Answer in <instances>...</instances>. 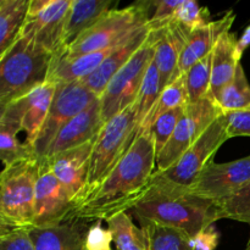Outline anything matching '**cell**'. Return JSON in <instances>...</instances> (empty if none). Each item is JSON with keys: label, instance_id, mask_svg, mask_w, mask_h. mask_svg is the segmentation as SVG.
Instances as JSON below:
<instances>
[{"label": "cell", "instance_id": "cell-12", "mask_svg": "<svg viewBox=\"0 0 250 250\" xmlns=\"http://www.w3.org/2000/svg\"><path fill=\"white\" fill-rule=\"evenodd\" d=\"M229 139L226 117L221 115L185 151L175 165L160 173L177 185L190 187L222 144Z\"/></svg>", "mask_w": 250, "mask_h": 250}, {"label": "cell", "instance_id": "cell-17", "mask_svg": "<svg viewBox=\"0 0 250 250\" xmlns=\"http://www.w3.org/2000/svg\"><path fill=\"white\" fill-rule=\"evenodd\" d=\"M234 19L236 14L229 11L219 20H212L205 26L190 32L178 61V75L186 73L193 65L211 54L220 37L231 29Z\"/></svg>", "mask_w": 250, "mask_h": 250}, {"label": "cell", "instance_id": "cell-36", "mask_svg": "<svg viewBox=\"0 0 250 250\" xmlns=\"http://www.w3.org/2000/svg\"><path fill=\"white\" fill-rule=\"evenodd\" d=\"M227 121L229 139L234 137H250V110H241L224 114Z\"/></svg>", "mask_w": 250, "mask_h": 250}, {"label": "cell", "instance_id": "cell-23", "mask_svg": "<svg viewBox=\"0 0 250 250\" xmlns=\"http://www.w3.org/2000/svg\"><path fill=\"white\" fill-rule=\"evenodd\" d=\"M31 0H0V55L20 37Z\"/></svg>", "mask_w": 250, "mask_h": 250}, {"label": "cell", "instance_id": "cell-32", "mask_svg": "<svg viewBox=\"0 0 250 250\" xmlns=\"http://www.w3.org/2000/svg\"><path fill=\"white\" fill-rule=\"evenodd\" d=\"M173 21L182 24L189 32L211 22L208 7H203L194 0H182L175 12Z\"/></svg>", "mask_w": 250, "mask_h": 250}, {"label": "cell", "instance_id": "cell-39", "mask_svg": "<svg viewBox=\"0 0 250 250\" xmlns=\"http://www.w3.org/2000/svg\"><path fill=\"white\" fill-rule=\"evenodd\" d=\"M246 250H250V242H248V244H247V248Z\"/></svg>", "mask_w": 250, "mask_h": 250}, {"label": "cell", "instance_id": "cell-3", "mask_svg": "<svg viewBox=\"0 0 250 250\" xmlns=\"http://www.w3.org/2000/svg\"><path fill=\"white\" fill-rule=\"evenodd\" d=\"M58 56L20 34L0 55V107L48 82Z\"/></svg>", "mask_w": 250, "mask_h": 250}, {"label": "cell", "instance_id": "cell-6", "mask_svg": "<svg viewBox=\"0 0 250 250\" xmlns=\"http://www.w3.org/2000/svg\"><path fill=\"white\" fill-rule=\"evenodd\" d=\"M137 138L138 127L133 104L109 120L95 138L89 158L88 194L109 176Z\"/></svg>", "mask_w": 250, "mask_h": 250}, {"label": "cell", "instance_id": "cell-9", "mask_svg": "<svg viewBox=\"0 0 250 250\" xmlns=\"http://www.w3.org/2000/svg\"><path fill=\"white\" fill-rule=\"evenodd\" d=\"M56 84L44 83L24 97L0 107V127L19 134L24 132V144L33 150L34 143L45 124Z\"/></svg>", "mask_w": 250, "mask_h": 250}, {"label": "cell", "instance_id": "cell-8", "mask_svg": "<svg viewBox=\"0 0 250 250\" xmlns=\"http://www.w3.org/2000/svg\"><path fill=\"white\" fill-rule=\"evenodd\" d=\"M98 99L99 98L88 89L82 81L58 83L45 124L34 143L36 158H45L49 146L61 128Z\"/></svg>", "mask_w": 250, "mask_h": 250}, {"label": "cell", "instance_id": "cell-4", "mask_svg": "<svg viewBox=\"0 0 250 250\" xmlns=\"http://www.w3.org/2000/svg\"><path fill=\"white\" fill-rule=\"evenodd\" d=\"M39 159L2 168L0 176V226L32 229Z\"/></svg>", "mask_w": 250, "mask_h": 250}, {"label": "cell", "instance_id": "cell-31", "mask_svg": "<svg viewBox=\"0 0 250 250\" xmlns=\"http://www.w3.org/2000/svg\"><path fill=\"white\" fill-rule=\"evenodd\" d=\"M186 107H178V109L171 110V111L161 115V116L151 125L148 133L150 134L151 139H153L156 158H158L159 154L161 153V150L165 148L167 142L170 141L171 137H172L178 122H180L183 114H185Z\"/></svg>", "mask_w": 250, "mask_h": 250}, {"label": "cell", "instance_id": "cell-29", "mask_svg": "<svg viewBox=\"0 0 250 250\" xmlns=\"http://www.w3.org/2000/svg\"><path fill=\"white\" fill-rule=\"evenodd\" d=\"M211 68L212 53L193 65L185 73L189 104H194L209 95L211 87Z\"/></svg>", "mask_w": 250, "mask_h": 250}, {"label": "cell", "instance_id": "cell-26", "mask_svg": "<svg viewBox=\"0 0 250 250\" xmlns=\"http://www.w3.org/2000/svg\"><path fill=\"white\" fill-rule=\"evenodd\" d=\"M214 100L224 114L250 110V84L242 63L237 68L233 80L219 93Z\"/></svg>", "mask_w": 250, "mask_h": 250}, {"label": "cell", "instance_id": "cell-13", "mask_svg": "<svg viewBox=\"0 0 250 250\" xmlns=\"http://www.w3.org/2000/svg\"><path fill=\"white\" fill-rule=\"evenodd\" d=\"M75 209L67 190L51 171L46 158L39 159L34 200V229H46L70 220ZM32 227V229H33Z\"/></svg>", "mask_w": 250, "mask_h": 250}, {"label": "cell", "instance_id": "cell-2", "mask_svg": "<svg viewBox=\"0 0 250 250\" xmlns=\"http://www.w3.org/2000/svg\"><path fill=\"white\" fill-rule=\"evenodd\" d=\"M132 210L141 226L171 227L190 238L222 219L219 203L198 197L189 187L177 185L156 171L148 190Z\"/></svg>", "mask_w": 250, "mask_h": 250}, {"label": "cell", "instance_id": "cell-25", "mask_svg": "<svg viewBox=\"0 0 250 250\" xmlns=\"http://www.w3.org/2000/svg\"><path fill=\"white\" fill-rule=\"evenodd\" d=\"M161 93L160 76H159L158 67H156L155 60L153 59L151 63L149 65L148 71L146 73L143 83H142L141 90L138 93L134 107H136L137 127H138V137L141 136L144 128L146 120L150 116L156 102Z\"/></svg>", "mask_w": 250, "mask_h": 250}, {"label": "cell", "instance_id": "cell-15", "mask_svg": "<svg viewBox=\"0 0 250 250\" xmlns=\"http://www.w3.org/2000/svg\"><path fill=\"white\" fill-rule=\"evenodd\" d=\"M94 141L53 156H45L51 171L67 190L75 207L88 194L89 158Z\"/></svg>", "mask_w": 250, "mask_h": 250}, {"label": "cell", "instance_id": "cell-19", "mask_svg": "<svg viewBox=\"0 0 250 250\" xmlns=\"http://www.w3.org/2000/svg\"><path fill=\"white\" fill-rule=\"evenodd\" d=\"M149 32H150V29L146 24L141 31L134 33L131 38L120 44L92 75L83 78V84L99 98L105 90L106 85L109 84L111 78L131 60L132 56L146 43Z\"/></svg>", "mask_w": 250, "mask_h": 250}, {"label": "cell", "instance_id": "cell-21", "mask_svg": "<svg viewBox=\"0 0 250 250\" xmlns=\"http://www.w3.org/2000/svg\"><path fill=\"white\" fill-rule=\"evenodd\" d=\"M237 34L229 31L222 34L212 50L211 87L209 95L215 99L234 78L241 59L237 55Z\"/></svg>", "mask_w": 250, "mask_h": 250}, {"label": "cell", "instance_id": "cell-18", "mask_svg": "<svg viewBox=\"0 0 250 250\" xmlns=\"http://www.w3.org/2000/svg\"><path fill=\"white\" fill-rule=\"evenodd\" d=\"M190 32L182 24L173 21L165 28L159 29V39L155 46V60L160 76L161 90L178 76V61Z\"/></svg>", "mask_w": 250, "mask_h": 250}, {"label": "cell", "instance_id": "cell-28", "mask_svg": "<svg viewBox=\"0 0 250 250\" xmlns=\"http://www.w3.org/2000/svg\"><path fill=\"white\" fill-rule=\"evenodd\" d=\"M141 227L148 233L149 250H194L190 237L180 229L154 224Z\"/></svg>", "mask_w": 250, "mask_h": 250}, {"label": "cell", "instance_id": "cell-11", "mask_svg": "<svg viewBox=\"0 0 250 250\" xmlns=\"http://www.w3.org/2000/svg\"><path fill=\"white\" fill-rule=\"evenodd\" d=\"M224 112L210 95L194 104H188L172 137L156 158V172H164L175 165L185 151Z\"/></svg>", "mask_w": 250, "mask_h": 250}, {"label": "cell", "instance_id": "cell-33", "mask_svg": "<svg viewBox=\"0 0 250 250\" xmlns=\"http://www.w3.org/2000/svg\"><path fill=\"white\" fill-rule=\"evenodd\" d=\"M219 204L221 207L222 219L234 220L250 225V183L242 188L233 197Z\"/></svg>", "mask_w": 250, "mask_h": 250}, {"label": "cell", "instance_id": "cell-35", "mask_svg": "<svg viewBox=\"0 0 250 250\" xmlns=\"http://www.w3.org/2000/svg\"><path fill=\"white\" fill-rule=\"evenodd\" d=\"M111 243H114L111 233L102 226L100 220L90 225L84 239V250H111Z\"/></svg>", "mask_w": 250, "mask_h": 250}, {"label": "cell", "instance_id": "cell-5", "mask_svg": "<svg viewBox=\"0 0 250 250\" xmlns=\"http://www.w3.org/2000/svg\"><path fill=\"white\" fill-rule=\"evenodd\" d=\"M150 17V1H138L124 9H112L66 49V56L114 48L146 27Z\"/></svg>", "mask_w": 250, "mask_h": 250}, {"label": "cell", "instance_id": "cell-34", "mask_svg": "<svg viewBox=\"0 0 250 250\" xmlns=\"http://www.w3.org/2000/svg\"><path fill=\"white\" fill-rule=\"evenodd\" d=\"M0 229V250H37L28 229Z\"/></svg>", "mask_w": 250, "mask_h": 250}, {"label": "cell", "instance_id": "cell-30", "mask_svg": "<svg viewBox=\"0 0 250 250\" xmlns=\"http://www.w3.org/2000/svg\"><path fill=\"white\" fill-rule=\"evenodd\" d=\"M33 158H36L33 150L24 142H20L16 133L0 127V159L4 168Z\"/></svg>", "mask_w": 250, "mask_h": 250}, {"label": "cell", "instance_id": "cell-20", "mask_svg": "<svg viewBox=\"0 0 250 250\" xmlns=\"http://www.w3.org/2000/svg\"><path fill=\"white\" fill-rule=\"evenodd\" d=\"M89 229L87 220L70 219L46 229H29L37 250H84V239Z\"/></svg>", "mask_w": 250, "mask_h": 250}, {"label": "cell", "instance_id": "cell-27", "mask_svg": "<svg viewBox=\"0 0 250 250\" xmlns=\"http://www.w3.org/2000/svg\"><path fill=\"white\" fill-rule=\"evenodd\" d=\"M188 104H189V100H188L187 85H186V76L185 73H183V75L175 78L170 84L166 85V87L161 90L160 97H159L158 102H156L150 116L146 120L142 133H148L151 125H153L161 115L166 114V112L171 111V110L178 109V107H186Z\"/></svg>", "mask_w": 250, "mask_h": 250}, {"label": "cell", "instance_id": "cell-22", "mask_svg": "<svg viewBox=\"0 0 250 250\" xmlns=\"http://www.w3.org/2000/svg\"><path fill=\"white\" fill-rule=\"evenodd\" d=\"M115 5L116 1L114 0H72L63 32L65 48L67 49L110 10L116 9Z\"/></svg>", "mask_w": 250, "mask_h": 250}, {"label": "cell", "instance_id": "cell-24", "mask_svg": "<svg viewBox=\"0 0 250 250\" xmlns=\"http://www.w3.org/2000/svg\"><path fill=\"white\" fill-rule=\"evenodd\" d=\"M116 250H149V237L143 227H137L128 212L106 220Z\"/></svg>", "mask_w": 250, "mask_h": 250}, {"label": "cell", "instance_id": "cell-1", "mask_svg": "<svg viewBox=\"0 0 250 250\" xmlns=\"http://www.w3.org/2000/svg\"><path fill=\"white\" fill-rule=\"evenodd\" d=\"M155 171L153 139L142 133L109 176L76 205L70 219L106 221L132 210L148 190Z\"/></svg>", "mask_w": 250, "mask_h": 250}, {"label": "cell", "instance_id": "cell-10", "mask_svg": "<svg viewBox=\"0 0 250 250\" xmlns=\"http://www.w3.org/2000/svg\"><path fill=\"white\" fill-rule=\"evenodd\" d=\"M72 0H31L21 36L32 39L58 58L65 54L66 20Z\"/></svg>", "mask_w": 250, "mask_h": 250}, {"label": "cell", "instance_id": "cell-16", "mask_svg": "<svg viewBox=\"0 0 250 250\" xmlns=\"http://www.w3.org/2000/svg\"><path fill=\"white\" fill-rule=\"evenodd\" d=\"M104 125L100 102L98 99L61 128L49 146L46 156H53L94 141Z\"/></svg>", "mask_w": 250, "mask_h": 250}, {"label": "cell", "instance_id": "cell-14", "mask_svg": "<svg viewBox=\"0 0 250 250\" xmlns=\"http://www.w3.org/2000/svg\"><path fill=\"white\" fill-rule=\"evenodd\" d=\"M250 183V155L229 163L210 161L189 187L204 199L221 203Z\"/></svg>", "mask_w": 250, "mask_h": 250}, {"label": "cell", "instance_id": "cell-7", "mask_svg": "<svg viewBox=\"0 0 250 250\" xmlns=\"http://www.w3.org/2000/svg\"><path fill=\"white\" fill-rule=\"evenodd\" d=\"M158 39L159 31L150 29L146 43L111 78L99 97L102 116L105 124L136 103L149 65L155 56Z\"/></svg>", "mask_w": 250, "mask_h": 250}, {"label": "cell", "instance_id": "cell-37", "mask_svg": "<svg viewBox=\"0 0 250 250\" xmlns=\"http://www.w3.org/2000/svg\"><path fill=\"white\" fill-rule=\"evenodd\" d=\"M220 242V232L217 231L215 225H210L209 227L200 231L197 236L190 238L194 250H216Z\"/></svg>", "mask_w": 250, "mask_h": 250}, {"label": "cell", "instance_id": "cell-38", "mask_svg": "<svg viewBox=\"0 0 250 250\" xmlns=\"http://www.w3.org/2000/svg\"><path fill=\"white\" fill-rule=\"evenodd\" d=\"M250 45V24L244 29L243 34H242L241 38L238 39V43H237V55L242 60V56H243L244 51L249 48Z\"/></svg>", "mask_w": 250, "mask_h": 250}]
</instances>
